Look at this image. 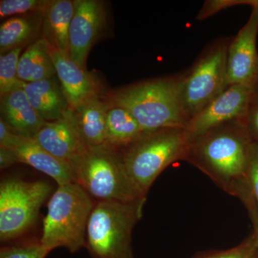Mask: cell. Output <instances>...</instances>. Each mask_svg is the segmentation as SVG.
Returning <instances> with one entry per match:
<instances>
[{
	"instance_id": "6da1fadb",
	"label": "cell",
	"mask_w": 258,
	"mask_h": 258,
	"mask_svg": "<svg viewBox=\"0 0 258 258\" xmlns=\"http://www.w3.org/2000/svg\"><path fill=\"white\" fill-rule=\"evenodd\" d=\"M179 77L147 80L105 91L102 99L125 108L134 115L144 133L168 128H185L179 98Z\"/></svg>"
},
{
	"instance_id": "7a4b0ae2",
	"label": "cell",
	"mask_w": 258,
	"mask_h": 258,
	"mask_svg": "<svg viewBox=\"0 0 258 258\" xmlns=\"http://www.w3.org/2000/svg\"><path fill=\"white\" fill-rule=\"evenodd\" d=\"M253 139L246 120L226 122L189 143L191 158L225 181H244Z\"/></svg>"
},
{
	"instance_id": "3957f363",
	"label": "cell",
	"mask_w": 258,
	"mask_h": 258,
	"mask_svg": "<svg viewBox=\"0 0 258 258\" xmlns=\"http://www.w3.org/2000/svg\"><path fill=\"white\" fill-rule=\"evenodd\" d=\"M75 181L98 201L134 203L146 200L131 179L120 149L105 144L87 147L71 165Z\"/></svg>"
},
{
	"instance_id": "277c9868",
	"label": "cell",
	"mask_w": 258,
	"mask_h": 258,
	"mask_svg": "<svg viewBox=\"0 0 258 258\" xmlns=\"http://www.w3.org/2000/svg\"><path fill=\"white\" fill-rule=\"evenodd\" d=\"M76 181L58 185L47 205L40 243L49 252L64 247L71 253L86 247L88 220L96 203Z\"/></svg>"
},
{
	"instance_id": "5b68a950",
	"label": "cell",
	"mask_w": 258,
	"mask_h": 258,
	"mask_svg": "<svg viewBox=\"0 0 258 258\" xmlns=\"http://www.w3.org/2000/svg\"><path fill=\"white\" fill-rule=\"evenodd\" d=\"M189 145L185 128H168L144 133L120 152L131 179L147 195L171 163L186 157Z\"/></svg>"
},
{
	"instance_id": "8992f818",
	"label": "cell",
	"mask_w": 258,
	"mask_h": 258,
	"mask_svg": "<svg viewBox=\"0 0 258 258\" xmlns=\"http://www.w3.org/2000/svg\"><path fill=\"white\" fill-rule=\"evenodd\" d=\"M145 202H97L86 232V247L93 258H134L132 230L142 218Z\"/></svg>"
},
{
	"instance_id": "52a82bcc",
	"label": "cell",
	"mask_w": 258,
	"mask_h": 258,
	"mask_svg": "<svg viewBox=\"0 0 258 258\" xmlns=\"http://www.w3.org/2000/svg\"><path fill=\"white\" fill-rule=\"evenodd\" d=\"M227 47L225 43L214 45L189 72L180 76L179 102L187 123L228 88Z\"/></svg>"
},
{
	"instance_id": "ba28073f",
	"label": "cell",
	"mask_w": 258,
	"mask_h": 258,
	"mask_svg": "<svg viewBox=\"0 0 258 258\" xmlns=\"http://www.w3.org/2000/svg\"><path fill=\"white\" fill-rule=\"evenodd\" d=\"M45 181L8 179L0 184V240L7 242L30 230L50 195Z\"/></svg>"
},
{
	"instance_id": "9c48e42d",
	"label": "cell",
	"mask_w": 258,
	"mask_h": 258,
	"mask_svg": "<svg viewBox=\"0 0 258 258\" xmlns=\"http://www.w3.org/2000/svg\"><path fill=\"white\" fill-rule=\"evenodd\" d=\"M258 93L241 85H230L203 111L188 122L185 131L189 143L210 129L226 122L246 120Z\"/></svg>"
},
{
	"instance_id": "30bf717a",
	"label": "cell",
	"mask_w": 258,
	"mask_h": 258,
	"mask_svg": "<svg viewBox=\"0 0 258 258\" xmlns=\"http://www.w3.org/2000/svg\"><path fill=\"white\" fill-rule=\"evenodd\" d=\"M74 8L69 30V57L86 70L90 51L106 32V4L101 0H74Z\"/></svg>"
},
{
	"instance_id": "8fae6325",
	"label": "cell",
	"mask_w": 258,
	"mask_h": 258,
	"mask_svg": "<svg viewBox=\"0 0 258 258\" xmlns=\"http://www.w3.org/2000/svg\"><path fill=\"white\" fill-rule=\"evenodd\" d=\"M258 8H252L245 25L227 47V81L241 85L258 93Z\"/></svg>"
},
{
	"instance_id": "7c38bea8",
	"label": "cell",
	"mask_w": 258,
	"mask_h": 258,
	"mask_svg": "<svg viewBox=\"0 0 258 258\" xmlns=\"http://www.w3.org/2000/svg\"><path fill=\"white\" fill-rule=\"evenodd\" d=\"M56 75L71 109L88 98L105 92L99 80L87 70L81 69L68 56L50 46Z\"/></svg>"
},
{
	"instance_id": "4fadbf2b",
	"label": "cell",
	"mask_w": 258,
	"mask_h": 258,
	"mask_svg": "<svg viewBox=\"0 0 258 258\" xmlns=\"http://www.w3.org/2000/svg\"><path fill=\"white\" fill-rule=\"evenodd\" d=\"M33 139L51 155L70 168L75 159L87 148L76 130L71 108L60 119L47 122Z\"/></svg>"
},
{
	"instance_id": "5bb4252c",
	"label": "cell",
	"mask_w": 258,
	"mask_h": 258,
	"mask_svg": "<svg viewBox=\"0 0 258 258\" xmlns=\"http://www.w3.org/2000/svg\"><path fill=\"white\" fill-rule=\"evenodd\" d=\"M0 119L20 137L34 138L47 121L30 104L23 88L0 96Z\"/></svg>"
},
{
	"instance_id": "9a60e30c",
	"label": "cell",
	"mask_w": 258,
	"mask_h": 258,
	"mask_svg": "<svg viewBox=\"0 0 258 258\" xmlns=\"http://www.w3.org/2000/svg\"><path fill=\"white\" fill-rule=\"evenodd\" d=\"M9 149L16 154L19 162L28 164L44 173L55 180L58 185L75 181L71 168L51 155L33 138L17 136Z\"/></svg>"
},
{
	"instance_id": "2e32d148",
	"label": "cell",
	"mask_w": 258,
	"mask_h": 258,
	"mask_svg": "<svg viewBox=\"0 0 258 258\" xmlns=\"http://www.w3.org/2000/svg\"><path fill=\"white\" fill-rule=\"evenodd\" d=\"M22 88L30 104L45 121L60 119L71 109L57 76L35 82H23Z\"/></svg>"
},
{
	"instance_id": "e0dca14e",
	"label": "cell",
	"mask_w": 258,
	"mask_h": 258,
	"mask_svg": "<svg viewBox=\"0 0 258 258\" xmlns=\"http://www.w3.org/2000/svg\"><path fill=\"white\" fill-rule=\"evenodd\" d=\"M74 10V0H48L42 11V37L50 47L68 57Z\"/></svg>"
},
{
	"instance_id": "ac0fdd59",
	"label": "cell",
	"mask_w": 258,
	"mask_h": 258,
	"mask_svg": "<svg viewBox=\"0 0 258 258\" xmlns=\"http://www.w3.org/2000/svg\"><path fill=\"white\" fill-rule=\"evenodd\" d=\"M108 104L101 96L88 98L72 111L76 130L87 147L106 144Z\"/></svg>"
},
{
	"instance_id": "d6986e66",
	"label": "cell",
	"mask_w": 258,
	"mask_h": 258,
	"mask_svg": "<svg viewBox=\"0 0 258 258\" xmlns=\"http://www.w3.org/2000/svg\"><path fill=\"white\" fill-rule=\"evenodd\" d=\"M42 37V11L7 19L0 26V52L28 47Z\"/></svg>"
},
{
	"instance_id": "ffe728a7",
	"label": "cell",
	"mask_w": 258,
	"mask_h": 258,
	"mask_svg": "<svg viewBox=\"0 0 258 258\" xmlns=\"http://www.w3.org/2000/svg\"><path fill=\"white\" fill-rule=\"evenodd\" d=\"M50 45L43 37L27 47L19 60L18 76L25 83L35 82L56 76Z\"/></svg>"
},
{
	"instance_id": "44dd1931",
	"label": "cell",
	"mask_w": 258,
	"mask_h": 258,
	"mask_svg": "<svg viewBox=\"0 0 258 258\" xmlns=\"http://www.w3.org/2000/svg\"><path fill=\"white\" fill-rule=\"evenodd\" d=\"M144 133L138 121L130 112L122 107L108 104L106 144L120 149L132 143Z\"/></svg>"
},
{
	"instance_id": "7402d4cb",
	"label": "cell",
	"mask_w": 258,
	"mask_h": 258,
	"mask_svg": "<svg viewBox=\"0 0 258 258\" xmlns=\"http://www.w3.org/2000/svg\"><path fill=\"white\" fill-rule=\"evenodd\" d=\"M24 48L16 47L0 55V96L23 86V81L18 79V70Z\"/></svg>"
},
{
	"instance_id": "603a6c76",
	"label": "cell",
	"mask_w": 258,
	"mask_h": 258,
	"mask_svg": "<svg viewBox=\"0 0 258 258\" xmlns=\"http://www.w3.org/2000/svg\"><path fill=\"white\" fill-rule=\"evenodd\" d=\"M48 0H1V18L18 16L42 11Z\"/></svg>"
},
{
	"instance_id": "cb8c5ba5",
	"label": "cell",
	"mask_w": 258,
	"mask_h": 258,
	"mask_svg": "<svg viewBox=\"0 0 258 258\" xmlns=\"http://www.w3.org/2000/svg\"><path fill=\"white\" fill-rule=\"evenodd\" d=\"M50 252L40 240L32 241L2 247L0 258H45Z\"/></svg>"
},
{
	"instance_id": "d4e9b609",
	"label": "cell",
	"mask_w": 258,
	"mask_h": 258,
	"mask_svg": "<svg viewBox=\"0 0 258 258\" xmlns=\"http://www.w3.org/2000/svg\"><path fill=\"white\" fill-rule=\"evenodd\" d=\"M244 189L252 199L258 211V142L253 140L251 147L248 168L243 182Z\"/></svg>"
},
{
	"instance_id": "484cf974",
	"label": "cell",
	"mask_w": 258,
	"mask_h": 258,
	"mask_svg": "<svg viewBox=\"0 0 258 258\" xmlns=\"http://www.w3.org/2000/svg\"><path fill=\"white\" fill-rule=\"evenodd\" d=\"M208 258H258V243L256 236L253 232L247 240L235 248Z\"/></svg>"
},
{
	"instance_id": "4316f807",
	"label": "cell",
	"mask_w": 258,
	"mask_h": 258,
	"mask_svg": "<svg viewBox=\"0 0 258 258\" xmlns=\"http://www.w3.org/2000/svg\"><path fill=\"white\" fill-rule=\"evenodd\" d=\"M246 124L251 137L258 142V100L254 101L249 108L246 118Z\"/></svg>"
},
{
	"instance_id": "83f0119b",
	"label": "cell",
	"mask_w": 258,
	"mask_h": 258,
	"mask_svg": "<svg viewBox=\"0 0 258 258\" xmlns=\"http://www.w3.org/2000/svg\"><path fill=\"white\" fill-rule=\"evenodd\" d=\"M19 162L18 157L9 148L0 147V169H8Z\"/></svg>"
},
{
	"instance_id": "f1b7e54d",
	"label": "cell",
	"mask_w": 258,
	"mask_h": 258,
	"mask_svg": "<svg viewBox=\"0 0 258 258\" xmlns=\"http://www.w3.org/2000/svg\"><path fill=\"white\" fill-rule=\"evenodd\" d=\"M10 127L3 120L0 119V147L10 148L17 137Z\"/></svg>"
},
{
	"instance_id": "f546056e",
	"label": "cell",
	"mask_w": 258,
	"mask_h": 258,
	"mask_svg": "<svg viewBox=\"0 0 258 258\" xmlns=\"http://www.w3.org/2000/svg\"><path fill=\"white\" fill-rule=\"evenodd\" d=\"M249 212L251 219H252V224L254 226V233L257 238L258 243V211L257 209L254 205H249L247 207Z\"/></svg>"
}]
</instances>
